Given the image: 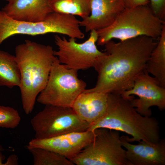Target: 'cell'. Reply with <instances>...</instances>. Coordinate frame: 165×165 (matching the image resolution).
Wrapping results in <instances>:
<instances>
[{"label": "cell", "mask_w": 165, "mask_h": 165, "mask_svg": "<svg viewBox=\"0 0 165 165\" xmlns=\"http://www.w3.org/2000/svg\"><path fill=\"white\" fill-rule=\"evenodd\" d=\"M145 36L115 42L110 40L104 46L105 54L94 68L98 73L96 85L84 92L121 95L133 87L137 77L145 69L157 42Z\"/></svg>", "instance_id": "6da1fadb"}, {"label": "cell", "mask_w": 165, "mask_h": 165, "mask_svg": "<svg viewBox=\"0 0 165 165\" xmlns=\"http://www.w3.org/2000/svg\"><path fill=\"white\" fill-rule=\"evenodd\" d=\"M15 51L21 75L19 88L22 107L28 115L33 110L38 95L46 84L57 57L51 46L30 40L17 45Z\"/></svg>", "instance_id": "7a4b0ae2"}, {"label": "cell", "mask_w": 165, "mask_h": 165, "mask_svg": "<svg viewBox=\"0 0 165 165\" xmlns=\"http://www.w3.org/2000/svg\"><path fill=\"white\" fill-rule=\"evenodd\" d=\"M130 99L120 94H108V104L104 115L87 130L94 131L105 128L120 131L132 136H126L131 143L144 141L154 143L160 140L159 123L153 117L139 113L132 105Z\"/></svg>", "instance_id": "3957f363"}, {"label": "cell", "mask_w": 165, "mask_h": 165, "mask_svg": "<svg viewBox=\"0 0 165 165\" xmlns=\"http://www.w3.org/2000/svg\"><path fill=\"white\" fill-rule=\"evenodd\" d=\"M165 25L148 5L125 8L110 25L97 31V43L104 46L113 39L123 41L141 36L156 39Z\"/></svg>", "instance_id": "277c9868"}, {"label": "cell", "mask_w": 165, "mask_h": 165, "mask_svg": "<svg viewBox=\"0 0 165 165\" xmlns=\"http://www.w3.org/2000/svg\"><path fill=\"white\" fill-rule=\"evenodd\" d=\"M77 71L60 63L57 57L46 84L38 95L36 101L45 105L72 108L86 86L85 82L79 78Z\"/></svg>", "instance_id": "5b68a950"}, {"label": "cell", "mask_w": 165, "mask_h": 165, "mask_svg": "<svg viewBox=\"0 0 165 165\" xmlns=\"http://www.w3.org/2000/svg\"><path fill=\"white\" fill-rule=\"evenodd\" d=\"M92 141L70 160L77 165H132L127 160L118 131L100 128Z\"/></svg>", "instance_id": "8992f818"}, {"label": "cell", "mask_w": 165, "mask_h": 165, "mask_svg": "<svg viewBox=\"0 0 165 165\" xmlns=\"http://www.w3.org/2000/svg\"><path fill=\"white\" fill-rule=\"evenodd\" d=\"M35 138H50L87 130L90 124L80 119L72 108L46 105L31 120Z\"/></svg>", "instance_id": "52a82bcc"}, {"label": "cell", "mask_w": 165, "mask_h": 165, "mask_svg": "<svg viewBox=\"0 0 165 165\" xmlns=\"http://www.w3.org/2000/svg\"><path fill=\"white\" fill-rule=\"evenodd\" d=\"M97 31H90L89 37L82 43H78L76 39L68 40L64 36H54L58 50L54 51L60 62L69 68L77 71L91 68H94L106 54L98 50L96 43L98 39Z\"/></svg>", "instance_id": "ba28073f"}, {"label": "cell", "mask_w": 165, "mask_h": 165, "mask_svg": "<svg viewBox=\"0 0 165 165\" xmlns=\"http://www.w3.org/2000/svg\"><path fill=\"white\" fill-rule=\"evenodd\" d=\"M71 24L67 15L53 12L43 21L38 22L19 21L0 10V45L6 39L16 34L34 36L50 33L68 35Z\"/></svg>", "instance_id": "9c48e42d"}, {"label": "cell", "mask_w": 165, "mask_h": 165, "mask_svg": "<svg viewBox=\"0 0 165 165\" xmlns=\"http://www.w3.org/2000/svg\"><path fill=\"white\" fill-rule=\"evenodd\" d=\"M134 95L139 98L134 97L130 101L136 110L143 116H151L152 106H157L161 111L165 108V88L159 85L155 79L145 70L137 77L133 87L121 95L129 98Z\"/></svg>", "instance_id": "30bf717a"}, {"label": "cell", "mask_w": 165, "mask_h": 165, "mask_svg": "<svg viewBox=\"0 0 165 165\" xmlns=\"http://www.w3.org/2000/svg\"><path fill=\"white\" fill-rule=\"evenodd\" d=\"M95 131L67 133L53 137L31 140L27 146L46 149L70 160L76 156L93 140Z\"/></svg>", "instance_id": "8fae6325"}, {"label": "cell", "mask_w": 165, "mask_h": 165, "mask_svg": "<svg viewBox=\"0 0 165 165\" xmlns=\"http://www.w3.org/2000/svg\"><path fill=\"white\" fill-rule=\"evenodd\" d=\"M122 145L126 149V155L132 165H164L165 141L156 143L141 141L134 145L128 141L126 136H120Z\"/></svg>", "instance_id": "7c38bea8"}, {"label": "cell", "mask_w": 165, "mask_h": 165, "mask_svg": "<svg viewBox=\"0 0 165 165\" xmlns=\"http://www.w3.org/2000/svg\"><path fill=\"white\" fill-rule=\"evenodd\" d=\"M125 8L122 0H91L90 14L80 20V26L86 32L105 28Z\"/></svg>", "instance_id": "4fadbf2b"}, {"label": "cell", "mask_w": 165, "mask_h": 165, "mask_svg": "<svg viewBox=\"0 0 165 165\" xmlns=\"http://www.w3.org/2000/svg\"><path fill=\"white\" fill-rule=\"evenodd\" d=\"M7 4L2 8L9 17L21 21L38 22L53 12L49 0H3Z\"/></svg>", "instance_id": "5bb4252c"}, {"label": "cell", "mask_w": 165, "mask_h": 165, "mask_svg": "<svg viewBox=\"0 0 165 165\" xmlns=\"http://www.w3.org/2000/svg\"><path fill=\"white\" fill-rule=\"evenodd\" d=\"M108 97L107 93L83 92L76 99L72 108L80 119L90 125L105 113Z\"/></svg>", "instance_id": "9a60e30c"}, {"label": "cell", "mask_w": 165, "mask_h": 165, "mask_svg": "<svg viewBox=\"0 0 165 165\" xmlns=\"http://www.w3.org/2000/svg\"><path fill=\"white\" fill-rule=\"evenodd\" d=\"M145 70L154 76L159 85L165 88V25L156 46L151 53Z\"/></svg>", "instance_id": "2e32d148"}, {"label": "cell", "mask_w": 165, "mask_h": 165, "mask_svg": "<svg viewBox=\"0 0 165 165\" xmlns=\"http://www.w3.org/2000/svg\"><path fill=\"white\" fill-rule=\"evenodd\" d=\"M21 75L15 55L0 50V86H20Z\"/></svg>", "instance_id": "e0dca14e"}, {"label": "cell", "mask_w": 165, "mask_h": 165, "mask_svg": "<svg viewBox=\"0 0 165 165\" xmlns=\"http://www.w3.org/2000/svg\"><path fill=\"white\" fill-rule=\"evenodd\" d=\"M91 0H49L53 12L77 16L82 19L89 16Z\"/></svg>", "instance_id": "ac0fdd59"}, {"label": "cell", "mask_w": 165, "mask_h": 165, "mask_svg": "<svg viewBox=\"0 0 165 165\" xmlns=\"http://www.w3.org/2000/svg\"><path fill=\"white\" fill-rule=\"evenodd\" d=\"M33 158L34 165H74L69 160L52 151L35 147H27Z\"/></svg>", "instance_id": "d6986e66"}, {"label": "cell", "mask_w": 165, "mask_h": 165, "mask_svg": "<svg viewBox=\"0 0 165 165\" xmlns=\"http://www.w3.org/2000/svg\"><path fill=\"white\" fill-rule=\"evenodd\" d=\"M21 118L18 112L12 107L0 105V127L14 128L20 124Z\"/></svg>", "instance_id": "ffe728a7"}, {"label": "cell", "mask_w": 165, "mask_h": 165, "mask_svg": "<svg viewBox=\"0 0 165 165\" xmlns=\"http://www.w3.org/2000/svg\"><path fill=\"white\" fill-rule=\"evenodd\" d=\"M150 7L154 13L162 20L164 21L165 0H148Z\"/></svg>", "instance_id": "44dd1931"}, {"label": "cell", "mask_w": 165, "mask_h": 165, "mask_svg": "<svg viewBox=\"0 0 165 165\" xmlns=\"http://www.w3.org/2000/svg\"><path fill=\"white\" fill-rule=\"evenodd\" d=\"M125 8L146 5L149 3L148 0H122Z\"/></svg>", "instance_id": "7402d4cb"}, {"label": "cell", "mask_w": 165, "mask_h": 165, "mask_svg": "<svg viewBox=\"0 0 165 165\" xmlns=\"http://www.w3.org/2000/svg\"><path fill=\"white\" fill-rule=\"evenodd\" d=\"M16 156L13 155L9 157L8 159L6 162L4 163V165H13L16 164V158L13 160V159Z\"/></svg>", "instance_id": "603a6c76"}, {"label": "cell", "mask_w": 165, "mask_h": 165, "mask_svg": "<svg viewBox=\"0 0 165 165\" xmlns=\"http://www.w3.org/2000/svg\"><path fill=\"white\" fill-rule=\"evenodd\" d=\"M4 159V157L2 155L1 152H0V165H4V163H3Z\"/></svg>", "instance_id": "cb8c5ba5"}]
</instances>
